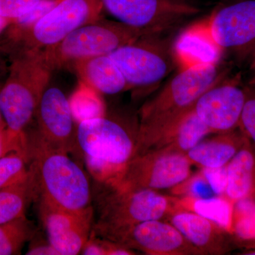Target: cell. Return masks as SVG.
Returning <instances> with one entry per match:
<instances>
[{"instance_id":"6da1fadb","label":"cell","mask_w":255,"mask_h":255,"mask_svg":"<svg viewBox=\"0 0 255 255\" xmlns=\"http://www.w3.org/2000/svg\"><path fill=\"white\" fill-rule=\"evenodd\" d=\"M226 73L219 65L179 70L140 109L137 155L153 148L176 122L194 108L204 92L223 81Z\"/></svg>"},{"instance_id":"7a4b0ae2","label":"cell","mask_w":255,"mask_h":255,"mask_svg":"<svg viewBox=\"0 0 255 255\" xmlns=\"http://www.w3.org/2000/svg\"><path fill=\"white\" fill-rule=\"evenodd\" d=\"M26 150L40 199L60 209L93 212L90 182L68 152L55 148L37 131L26 132Z\"/></svg>"},{"instance_id":"3957f363","label":"cell","mask_w":255,"mask_h":255,"mask_svg":"<svg viewBox=\"0 0 255 255\" xmlns=\"http://www.w3.org/2000/svg\"><path fill=\"white\" fill-rule=\"evenodd\" d=\"M76 138L87 169L102 184L117 182L136 155L137 128L105 115L79 122Z\"/></svg>"},{"instance_id":"277c9868","label":"cell","mask_w":255,"mask_h":255,"mask_svg":"<svg viewBox=\"0 0 255 255\" xmlns=\"http://www.w3.org/2000/svg\"><path fill=\"white\" fill-rule=\"evenodd\" d=\"M9 56L7 76L0 87V110L6 128L24 136L53 71L41 51Z\"/></svg>"},{"instance_id":"5b68a950","label":"cell","mask_w":255,"mask_h":255,"mask_svg":"<svg viewBox=\"0 0 255 255\" xmlns=\"http://www.w3.org/2000/svg\"><path fill=\"white\" fill-rule=\"evenodd\" d=\"M103 11L102 0H61L30 27L6 29L0 37V52L11 55L46 50L77 28L102 18Z\"/></svg>"},{"instance_id":"8992f818","label":"cell","mask_w":255,"mask_h":255,"mask_svg":"<svg viewBox=\"0 0 255 255\" xmlns=\"http://www.w3.org/2000/svg\"><path fill=\"white\" fill-rule=\"evenodd\" d=\"M145 35L149 34L120 21L100 18L77 28L58 44L41 52L54 71L80 60L110 55Z\"/></svg>"},{"instance_id":"52a82bcc","label":"cell","mask_w":255,"mask_h":255,"mask_svg":"<svg viewBox=\"0 0 255 255\" xmlns=\"http://www.w3.org/2000/svg\"><path fill=\"white\" fill-rule=\"evenodd\" d=\"M99 201V217L92 232L97 236L138 223L160 220L170 208L167 197L148 189H127L111 184Z\"/></svg>"},{"instance_id":"ba28073f","label":"cell","mask_w":255,"mask_h":255,"mask_svg":"<svg viewBox=\"0 0 255 255\" xmlns=\"http://www.w3.org/2000/svg\"><path fill=\"white\" fill-rule=\"evenodd\" d=\"M191 164L180 151L169 147L152 149L135 156L119 180L110 184L127 189H170L189 177Z\"/></svg>"},{"instance_id":"9c48e42d","label":"cell","mask_w":255,"mask_h":255,"mask_svg":"<svg viewBox=\"0 0 255 255\" xmlns=\"http://www.w3.org/2000/svg\"><path fill=\"white\" fill-rule=\"evenodd\" d=\"M154 36H142L109 55L130 89L142 90L155 86L173 69L172 53L163 41L155 39Z\"/></svg>"},{"instance_id":"30bf717a","label":"cell","mask_w":255,"mask_h":255,"mask_svg":"<svg viewBox=\"0 0 255 255\" xmlns=\"http://www.w3.org/2000/svg\"><path fill=\"white\" fill-rule=\"evenodd\" d=\"M102 4L117 21L149 35L201 12L190 0H102Z\"/></svg>"},{"instance_id":"8fae6325","label":"cell","mask_w":255,"mask_h":255,"mask_svg":"<svg viewBox=\"0 0 255 255\" xmlns=\"http://www.w3.org/2000/svg\"><path fill=\"white\" fill-rule=\"evenodd\" d=\"M208 23L215 41L240 61L255 53V0L226 5L211 14Z\"/></svg>"},{"instance_id":"7c38bea8","label":"cell","mask_w":255,"mask_h":255,"mask_svg":"<svg viewBox=\"0 0 255 255\" xmlns=\"http://www.w3.org/2000/svg\"><path fill=\"white\" fill-rule=\"evenodd\" d=\"M102 237L148 255H187L199 252L172 223L159 220L144 221L115 230Z\"/></svg>"},{"instance_id":"4fadbf2b","label":"cell","mask_w":255,"mask_h":255,"mask_svg":"<svg viewBox=\"0 0 255 255\" xmlns=\"http://www.w3.org/2000/svg\"><path fill=\"white\" fill-rule=\"evenodd\" d=\"M35 117L37 132L50 145L68 153L78 150L77 122L70 100L61 89L49 84L41 96Z\"/></svg>"},{"instance_id":"5bb4252c","label":"cell","mask_w":255,"mask_h":255,"mask_svg":"<svg viewBox=\"0 0 255 255\" xmlns=\"http://www.w3.org/2000/svg\"><path fill=\"white\" fill-rule=\"evenodd\" d=\"M238 81L220 82L204 92L194 106L197 117L213 132L224 133L239 128L248 92Z\"/></svg>"},{"instance_id":"9a60e30c","label":"cell","mask_w":255,"mask_h":255,"mask_svg":"<svg viewBox=\"0 0 255 255\" xmlns=\"http://www.w3.org/2000/svg\"><path fill=\"white\" fill-rule=\"evenodd\" d=\"M39 201L40 219L48 243L59 255L80 254L91 236L93 212L78 214Z\"/></svg>"},{"instance_id":"2e32d148","label":"cell","mask_w":255,"mask_h":255,"mask_svg":"<svg viewBox=\"0 0 255 255\" xmlns=\"http://www.w3.org/2000/svg\"><path fill=\"white\" fill-rule=\"evenodd\" d=\"M223 51L215 41L208 18L183 30L172 50L174 63L180 70L219 65Z\"/></svg>"},{"instance_id":"e0dca14e","label":"cell","mask_w":255,"mask_h":255,"mask_svg":"<svg viewBox=\"0 0 255 255\" xmlns=\"http://www.w3.org/2000/svg\"><path fill=\"white\" fill-rule=\"evenodd\" d=\"M75 66L83 81L94 91L114 95L130 90L123 74L109 55L80 60Z\"/></svg>"},{"instance_id":"ac0fdd59","label":"cell","mask_w":255,"mask_h":255,"mask_svg":"<svg viewBox=\"0 0 255 255\" xmlns=\"http://www.w3.org/2000/svg\"><path fill=\"white\" fill-rule=\"evenodd\" d=\"M247 137L240 129L221 133L210 140H201L186 152L191 162L203 168L226 167L246 142Z\"/></svg>"},{"instance_id":"d6986e66","label":"cell","mask_w":255,"mask_h":255,"mask_svg":"<svg viewBox=\"0 0 255 255\" xmlns=\"http://www.w3.org/2000/svg\"><path fill=\"white\" fill-rule=\"evenodd\" d=\"M171 223L199 253L222 251V234L218 230L221 228L205 218L194 212L180 211L171 217Z\"/></svg>"},{"instance_id":"ffe728a7","label":"cell","mask_w":255,"mask_h":255,"mask_svg":"<svg viewBox=\"0 0 255 255\" xmlns=\"http://www.w3.org/2000/svg\"><path fill=\"white\" fill-rule=\"evenodd\" d=\"M226 172L228 197L236 201L252 199L255 194V147L248 138L226 165Z\"/></svg>"},{"instance_id":"44dd1931","label":"cell","mask_w":255,"mask_h":255,"mask_svg":"<svg viewBox=\"0 0 255 255\" xmlns=\"http://www.w3.org/2000/svg\"><path fill=\"white\" fill-rule=\"evenodd\" d=\"M211 132L192 109L176 122L152 149L169 147L186 153Z\"/></svg>"},{"instance_id":"7402d4cb","label":"cell","mask_w":255,"mask_h":255,"mask_svg":"<svg viewBox=\"0 0 255 255\" xmlns=\"http://www.w3.org/2000/svg\"><path fill=\"white\" fill-rule=\"evenodd\" d=\"M37 194L36 181L31 169V175L26 182L0 189V224L25 217L28 203Z\"/></svg>"},{"instance_id":"603a6c76","label":"cell","mask_w":255,"mask_h":255,"mask_svg":"<svg viewBox=\"0 0 255 255\" xmlns=\"http://www.w3.org/2000/svg\"><path fill=\"white\" fill-rule=\"evenodd\" d=\"M30 175L27 151H12L0 157V189L22 184Z\"/></svg>"},{"instance_id":"cb8c5ba5","label":"cell","mask_w":255,"mask_h":255,"mask_svg":"<svg viewBox=\"0 0 255 255\" xmlns=\"http://www.w3.org/2000/svg\"><path fill=\"white\" fill-rule=\"evenodd\" d=\"M33 234V228L26 216L0 224V255L19 254Z\"/></svg>"},{"instance_id":"d4e9b609","label":"cell","mask_w":255,"mask_h":255,"mask_svg":"<svg viewBox=\"0 0 255 255\" xmlns=\"http://www.w3.org/2000/svg\"><path fill=\"white\" fill-rule=\"evenodd\" d=\"M193 200L191 209L194 213L222 229L229 230L231 224V207L227 201L216 196Z\"/></svg>"},{"instance_id":"484cf974","label":"cell","mask_w":255,"mask_h":255,"mask_svg":"<svg viewBox=\"0 0 255 255\" xmlns=\"http://www.w3.org/2000/svg\"><path fill=\"white\" fill-rule=\"evenodd\" d=\"M86 92L85 88L78 90L70 100L77 124L86 119L105 115L102 101L90 92Z\"/></svg>"},{"instance_id":"4316f807","label":"cell","mask_w":255,"mask_h":255,"mask_svg":"<svg viewBox=\"0 0 255 255\" xmlns=\"http://www.w3.org/2000/svg\"><path fill=\"white\" fill-rule=\"evenodd\" d=\"M60 1L61 0H43L31 11L13 21L7 30L19 31L30 27L51 11Z\"/></svg>"},{"instance_id":"83f0119b","label":"cell","mask_w":255,"mask_h":255,"mask_svg":"<svg viewBox=\"0 0 255 255\" xmlns=\"http://www.w3.org/2000/svg\"><path fill=\"white\" fill-rule=\"evenodd\" d=\"M248 95L242 113L239 128L255 147V91L247 90Z\"/></svg>"},{"instance_id":"f1b7e54d","label":"cell","mask_w":255,"mask_h":255,"mask_svg":"<svg viewBox=\"0 0 255 255\" xmlns=\"http://www.w3.org/2000/svg\"><path fill=\"white\" fill-rule=\"evenodd\" d=\"M43 0H0V16L14 21Z\"/></svg>"},{"instance_id":"f546056e","label":"cell","mask_w":255,"mask_h":255,"mask_svg":"<svg viewBox=\"0 0 255 255\" xmlns=\"http://www.w3.org/2000/svg\"><path fill=\"white\" fill-rule=\"evenodd\" d=\"M183 192L196 199H209L216 196L202 174L196 175L188 181Z\"/></svg>"},{"instance_id":"4dcf8cb0","label":"cell","mask_w":255,"mask_h":255,"mask_svg":"<svg viewBox=\"0 0 255 255\" xmlns=\"http://www.w3.org/2000/svg\"><path fill=\"white\" fill-rule=\"evenodd\" d=\"M12 151L26 150V136H20L7 128L0 130V157Z\"/></svg>"},{"instance_id":"1f68e13d","label":"cell","mask_w":255,"mask_h":255,"mask_svg":"<svg viewBox=\"0 0 255 255\" xmlns=\"http://www.w3.org/2000/svg\"><path fill=\"white\" fill-rule=\"evenodd\" d=\"M201 174L209 182L216 195H221L225 192L227 183L226 166L216 168H204Z\"/></svg>"},{"instance_id":"d6a6232c","label":"cell","mask_w":255,"mask_h":255,"mask_svg":"<svg viewBox=\"0 0 255 255\" xmlns=\"http://www.w3.org/2000/svg\"><path fill=\"white\" fill-rule=\"evenodd\" d=\"M244 217L238 221L236 225V232L238 236L245 240L255 238V206L251 211L243 214Z\"/></svg>"},{"instance_id":"836d02e7","label":"cell","mask_w":255,"mask_h":255,"mask_svg":"<svg viewBox=\"0 0 255 255\" xmlns=\"http://www.w3.org/2000/svg\"><path fill=\"white\" fill-rule=\"evenodd\" d=\"M26 255H59L49 243L36 244L30 247Z\"/></svg>"},{"instance_id":"e575fe53","label":"cell","mask_w":255,"mask_h":255,"mask_svg":"<svg viewBox=\"0 0 255 255\" xmlns=\"http://www.w3.org/2000/svg\"><path fill=\"white\" fill-rule=\"evenodd\" d=\"M13 21L9 18L2 17L0 16V37L2 36L3 33L7 29L10 25L12 23Z\"/></svg>"},{"instance_id":"d590c367","label":"cell","mask_w":255,"mask_h":255,"mask_svg":"<svg viewBox=\"0 0 255 255\" xmlns=\"http://www.w3.org/2000/svg\"><path fill=\"white\" fill-rule=\"evenodd\" d=\"M8 69L6 68V62L0 54V78L3 75H6L8 72Z\"/></svg>"},{"instance_id":"8d00e7d4","label":"cell","mask_w":255,"mask_h":255,"mask_svg":"<svg viewBox=\"0 0 255 255\" xmlns=\"http://www.w3.org/2000/svg\"><path fill=\"white\" fill-rule=\"evenodd\" d=\"M1 84L0 83V87ZM6 128V124H5L4 119H3L2 114H1V110H0V130Z\"/></svg>"},{"instance_id":"74e56055","label":"cell","mask_w":255,"mask_h":255,"mask_svg":"<svg viewBox=\"0 0 255 255\" xmlns=\"http://www.w3.org/2000/svg\"><path fill=\"white\" fill-rule=\"evenodd\" d=\"M250 86H251L252 90H254L255 91V75H253V78L251 79L249 82Z\"/></svg>"},{"instance_id":"f35d334b","label":"cell","mask_w":255,"mask_h":255,"mask_svg":"<svg viewBox=\"0 0 255 255\" xmlns=\"http://www.w3.org/2000/svg\"><path fill=\"white\" fill-rule=\"evenodd\" d=\"M252 58H253V60H252L251 69L255 72V53Z\"/></svg>"},{"instance_id":"ab89813d","label":"cell","mask_w":255,"mask_h":255,"mask_svg":"<svg viewBox=\"0 0 255 255\" xmlns=\"http://www.w3.org/2000/svg\"><path fill=\"white\" fill-rule=\"evenodd\" d=\"M246 255H255V251H251L248 252V253H246Z\"/></svg>"}]
</instances>
